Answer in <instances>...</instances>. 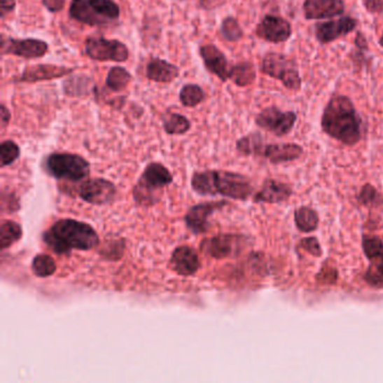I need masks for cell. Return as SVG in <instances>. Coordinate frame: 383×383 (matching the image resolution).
<instances>
[{
    "instance_id": "obj_1",
    "label": "cell",
    "mask_w": 383,
    "mask_h": 383,
    "mask_svg": "<svg viewBox=\"0 0 383 383\" xmlns=\"http://www.w3.org/2000/svg\"><path fill=\"white\" fill-rule=\"evenodd\" d=\"M321 130L342 144L353 146L363 137V120L351 98L337 95L325 106L321 120Z\"/></svg>"
},
{
    "instance_id": "obj_2",
    "label": "cell",
    "mask_w": 383,
    "mask_h": 383,
    "mask_svg": "<svg viewBox=\"0 0 383 383\" xmlns=\"http://www.w3.org/2000/svg\"><path fill=\"white\" fill-rule=\"evenodd\" d=\"M43 239L57 254L71 250H92L99 244V236L92 226L76 219H60L46 230Z\"/></svg>"
},
{
    "instance_id": "obj_3",
    "label": "cell",
    "mask_w": 383,
    "mask_h": 383,
    "mask_svg": "<svg viewBox=\"0 0 383 383\" xmlns=\"http://www.w3.org/2000/svg\"><path fill=\"white\" fill-rule=\"evenodd\" d=\"M191 187L199 195H222L236 200H246L253 193L250 180L228 171H202L193 174Z\"/></svg>"
},
{
    "instance_id": "obj_4",
    "label": "cell",
    "mask_w": 383,
    "mask_h": 383,
    "mask_svg": "<svg viewBox=\"0 0 383 383\" xmlns=\"http://www.w3.org/2000/svg\"><path fill=\"white\" fill-rule=\"evenodd\" d=\"M260 70L262 74L272 79L278 80L284 88L290 91H299L302 85V79L299 72L298 64L295 59L278 52H269L262 57Z\"/></svg>"
},
{
    "instance_id": "obj_5",
    "label": "cell",
    "mask_w": 383,
    "mask_h": 383,
    "mask_svg": "<svg viewBox=\"0 0 383 383\" xmlns=\"http://www.w3.org/2000/svg\"><path fill=\"white\" fill-rule=\"evenodd\" d=\"M172 174L161 163H150L134 187V199L139 204L150 206L158 202L163 188L172 182Z\"/></svg>"
},
{
    "instance_id": "obj_6",
    "label": "cell",
    "mask_w": 383,
    "mask_h": 383,
    "mask_svg": "<svg viewBox=\"0 0 383 383\" xmlns=\"http://www.w3.org/2000/svg\"><path fill=\"white\" fill-rule=\"evenodd\" d=\"M46 169L53 178L81 181L90 174V165L83 156L72 153H52L46 160Z\"/></svg>"
},
{
    "instance_id": "obj_7",
    "label": "cell",
    "mask_w": 383,
    "mask_h": 383,
    "mask_svg": "<svg viewBox=\"0 0 383 383\" xmlns=\"http://www.w3.org/2000/svg\"><path fill=\"white\" fill-rule=\"evenodd\" d=\"M85 52L91 60L99 62H126L130 59L127 46L118 40L105 37H88L85 42Z\"/></svg>"
},
{
    "instance_id": "obj_8",
    "label": "cell",
    "mask_w": 383,
    "mask_h": 383,
    "mask_svg": "<svg viewBox=\"0 0 383 383\" xmlns=\"http://www.w3.org/2000/svg\"><path fill=\"white\" fill-rule=\"evenodd\" d=\"M297 113L293 111H282L276 106L264 108L256 117V124L264 131L274 134L276 137H286L293 131L297 122Z\"/></svg>"
},
{
    "instance_id": "obj_9",
    "label": "cell",
    "mask_w": 383,
    "mask_h": 383,
    "mask_svg": "<svg viewBox=\"0 0 383 383\" xmlns=\"http://www.w3.org/2000/svg\"><path fill=\"white\" fill-rule=\"evenodd\" d=\"M256 34L258 39L265 42L280 44V43L287 42L291 37L293 26L286 18H280L277 15L267 14L256 26Z\"/></svg>"
},
{
    "instance_id": "obj_10",
    "label": "cell",
    "mask_w": 383,
    "mask_h": 383,
    "mask_svg": "<svg viewBox=\"0 0 383 383\" xmlns=\"http://www.w3.org/2000/svg\"><path fill=\"white\" fill-rule=\"evenodd\" d=\"M358 20L352 16H344L337 20H328L315 25V36L318 43L326 46L334 41L347 36L358 27Z\"/></svg>"
},
{
    "instance_id": "obj_11",
    "label": "cell",
    "mask_w": 383,
    "mask_h": 383,
    "mask_svg": "<svg viewBox=\"0 0 383 383\" xmlns=\"http://www.w3.org/2000/svg\"><path fill=\"white\" fill-rule=\"evenodd\" d=\"M3 54H12L23 59H41L48 52V44L46 41L37 39L18 40L13 37H3Z\"/></svg>"
},
{
    "instance_id": "obj_12",
    "label": "cell",
    "mask_w": 383,
    "mask_h": 383,
    "mask_svg": "<svg viewBox=\"0 0 383 383\" xmlns=\"http://www.w3.org/2000/svg\"><path fill=\"white\" fill-rule=\"evenodd\" d=\"M362 247L371 267L365 274L366 281L372 286H382L383 284V242L377 236L363 235Z\"/></svg>"
},
{
    "instance_id": "obj_13",
    "label": "cell",
    "mask_w": 383,
    "mask_h": 383,
    "mask_svg": "<svg viewBox=\"0 0 383 383\" xmlns=\"http://www.w3.org/2000/svg\"><path fill=\"white\" fill-rule=\"evenodd\" d=\"M80 198L91 204L102 206L114 202L116 187L106 179H89L83 182L79 189Z\"/></svg>"
},
{
    "instance_id": "obj_14",
    "label": "cell",
    "mask_w": 383,
    "mask_h": 383,
    "mask_svg": "<svg viewBox=\"0 0 383 383\" xmlns=\"http://www.w3.org/2000/svg\"><path fill=\"white\" fill-rule=\"evenodd\" d=\"M199 54L202 57L204 68L207 69L210 74L222 80L223 83L230 80L232 67L230 66L226 55L217 46L214 44L200 46Z\"/></svg>"
},
{
    "instance_id": "obj_15",
    "label": "cell",
    "mask_w": 383,
    "mask_h": 383,
    "mask_svg": "<svg viewBox=\"0 0 383 383\" xmlns=\"http://www.w3.org/2000/svg\"><path fill=\"white\" fill-rule=\"evenodd\" d=\"M344 0H305L302 4L305 18L308 20H328L345 12Z\"/></svg>"
},
{
    "instance_id": "obj_16",
    "label": "cell",
    "mask_w": 383,
    "mask_h": 383,
    "mask_svg": "<svg viewBox=\"0 0 383 383\" xmlns=\"http://www.w3.org/2000/svg\"><path fill=\"white\" fill-rule=\"evenodd\" d=\"M228 202H204L190 208L186 215L185 221L187 228L193 234L204 233L209 228V218L216 210L222 209Z\"/></svg>"
},
{
    "instance_id": "obj_17",
    "label": "cell",
    "mask_w": 383,
    "mask_h": 383,
    "mask_svg": "<svg viewBox=\"0 0 383 383\" xmlns=\"http://www.w3.org/2000/svg\"><path fill=\"white\" fill-rule=\"evenodd\" d=\"M243 237L233 234H222L206 239L202 244V251L214 258H225L239 252Z\"/></svg>"
},
{
    "instance_id": "obj_18",
    "label": "cell",
    "mask_w": 383,
    "mask_h": 383,
    "mask_svg": "<svg viewBox=\"0 0 383 383\" xmlns=\"http://www.w3.org/2000/svg\"><path fill=\"white\" fill-rule=\"evenodd\" d=\"M74 68H69L64 66H55V64H36V66L27 67L22 72L18 83H34L39 81H48V80L60 79L74 74Z\"/></svg>"
},
{
    "instance_id": "obj_19",
    "label": "cell",
    "mask_w": 383,
    "mask_h": 383,
    "mask_svg": "<svg viewBox=\"0 0 383 383\" xmlns=\"http://www.w3.org/2000/svg\"><path fill=\"white\" fill-rule=\"evenodd\" d=\"M304 153V148L295 143H279V144H264L258 156L265 158L273 165L287 163L299 159Z\"/></svg>"
},
{
    "instance_id": "obj_20",
    "label": "cell",
    "mask_w": 383,
    "mask_h": 383,
    "mask_svg": "<svg viewBox=\"0 0 383 383\" xmlns=\"http://www.w3.org/2000/svg\"><path fill=\"white\" fill-rule=\"evenodd\" d=\"M171 267L180 276H193L200 267V260L196 251L190 246H179L171 256Z\"/></svg>"
},
{
    "instance_id": "obj_21",
    "label": "cell",
    "mask_w": 383,
    "mask_h": 383,
    "mask_svg": "<svg viewBox=\"0 0 383 383\" xmlns=\"http://www.w3.org/2000/svg\"><path fill=\"white\" fill-rule=\"evenodd\" d=\"M293 195V189L284 182L267 179L264 181L261 190L256 193L253 198L254 202H267V204H280L287 202Z\"/></svg>"
},
{
    "instance_id": "obj_22",
    "label": "cell",
    "mask_w": 383,
    "mask_h": 383,
    "mask_svg": "<svg viewBox=\"0 0 383 383\" xmlns=\"http://www.w3.org/2000/svg\"><path fill=\"white\" fill-rule=\"evenodd\" d=\"M180 69L168 61L153 57L146 64V78L151 81L160 83H170L179 77Z\"/></svg>"
},
{
    "instance_id": "obj_23",
    "label": "cell",
    "mask_w": 383,
    "mask_h": 383,
    "mask_svg": "<svg viewBox=\"0 0 383 383\" xmlns=\"http://www.w3.org/2000/svg\"><path fill=\"white\" fill-rule=\"evenodd\" d=\"M69 15L72 20H77L83 25L104 26L109 25L98 13L91 6L88 0H72L69 8Z\"/></svg>"
},
{
    "instance_id": "obj_24",
    "label": "cell",
    "mask_w": 383,
    "mask_h": 383,
    "mask_svg": "<svg viewBox=\"0 0 383 383\" xmlns=\"http://www.w3.org/2000/svg\"><path fill=\"white\" fill-rule=\"evenodd\" d=\"M63 94L70 98H85L92 92H96L92 78L87 74H72L63 81Z\"/></svg>"
},
{
    "instance_id": "obj_25",
    "label": "cell",
    "mask_w": 383,
    "mask_h": 383,
    "mask_svg": "<svg viewBox=\"0 0 383 383\" xmlns=\"http://www.w3.org/2000/svg\"><path fill=\"white\" fill-rule=\"evenodd\" d=\"M256 79V67L250 61L237 63L236 66L232 67L230 70V80H232L239 87H247L252 85Z\"/></svg>"
},
{
    "instance_id": "obj_26",
    "label": "cell",
    "mask_w": 383,
    "mask_h": 383,
    "mask_svg": "<svg viewBox=\"0 0 383 383\" xmlns=\"http://www.w3.org/2000/svg\"><path fill=\"white\" fill-rule=\"evenodd\" d=\"M295 223L300 232L312 233L317 230L319 218L315 210L307 206H301L295 210Z\"/></svg>"
},
{
    "instance_id": "obj_27",
    "label": "cell",
    "mask_w": 383,
    "mask_h": 383,
    "mask_svg": "<svg viewBox=\"0 0 383 383\" xmlns=\"http://www.w3.org/2000/svg\"><path fill=\"white\" fill-rule=\"evenodd\" d=\"M132 74L128 70L123 67H113L108 71L107 78H106V85L108 89L114 92L125 90L128 85L131 83Z\"/></svg>"
},
{
    "instance_id": "obj_28",
    "label": "cell",
    "mask_w": 383,
    "mask_h": 383,
    "mask_svg": "<svg viewBox=\"0 0 383 383\" xmlns=\"http://www.w3.org/2000/svg\"><path fill=\"white\" fill-rule=\"evenodd\" d=\"M163 128L169 135H183L190 130L191 122L183 115L170 113L163 118Z\"/></svg>"
},
{
    "instance_id": "obj_29",
    "label": "cell",
    "mask_w": 383,
    "mask_h": 383,
    "mask_svg": "<svg viewBox=\"0 0 383 383\" xmlns=\"http://www.w3.org/2000/svg\"><path fill=\"white\" fill-rule=\"evenodd\" d=\"M179 99L185 107H197L206 99V94L200 85L188 83L180 90Z\"/></svg>"
},
{
    "instance_id": "obj_30",
    "label": "cell",
    "mask_w": 383,
    "mask_h": 383,
    "mask_svg": "<svg viewBox=\"0 0 383 383\" xmlns=\"http://www.w3.org/2000/svg\"><path fill=\"white\" fill-rule=\"evenodd\" d=\"M0 247L3 250H6L8 247L14 245L16 242L20 241L23 236V230L22 226L13 221H5L1 224V230H0Z\"/></svg>"
},
{
    "instance_id": "obj_31",
    "label": "cell",
    "mask_w": 383,
    "mask_h": 383,
    "mask_svg": "<svg viewBox=\"0 0 383 383\" xmlns=\"http://www.w3.org/2000/svg\"><path fill=\"white\" fill-rule=\"evenodd\" d=\"M88 1L108 24L113 23L120 18V8L114 0H88Z\"/></svg>"
},
{
    "instance_id": "obj_32",
    "label": "cell",
    "mask_w": 383,
    "mask_h": 383,
    "mask_svg": "<svg viewBox=\"0 0 383 383\" xmlns=\"http://www.w3.org/2000/svg\"><path fill=\"white\" fill-rule=\"evenodd\" d=\"M263 137L260 133H251L236 142V150L244 155H258L263 146Z\"/></svg>"
},
{
    "instance_id": "obj_33",
    "label": "cell",
    "mask_w": 383,
    "mask_h": 383,
    "mask_svg": "<svg viewBox=\"0 0 383 383\" xmlns=\"http://www.w3.org/2000/svg\"><path fill=\"white\" fill-rule=\"evenodd\" d=\"M32 271L39 278H48L57 271V263L48 254H39L32 262Z\"/></svg>"
},
{
    "instance_id": "obj_34",
    "label": "cell",
    "mask_w": 383,
    "mask_h": 383,
    "mask_svg": "<svg viewBox=\"0 0 383 383\" xmlns=\"http://www.w3.org/2000/svg\"><path fill=\"white\" fill-rule=\"evenodd\" d=\"M221 34L224 40L228 42H239L244 35V32L239 25V20L235 18L228 16L224 18L221 25Z\"/></svg>"
},
{
    "instance_id": "obj_35",
    "label": "cell",
    "mask_w": 383,
    "mask_h": 383,
    "mask_svg": "<svg viewBox=\"0 0 383 383\" xmlns=\"http://www.w3.org/2000/svg\"><path fill=\"white\" fill-rule=\"evenodd\" d=\"M0 156H1V167H7L14 163L20 156V148L14 141L7 139L0 145Z\"/></svg>"
},
{
    "instance_id": "obj_36",
    "label": "cell",
    "mask_w": 383,
    "mask_h": 383,
    "mask_svg": "<svg viewBox=\"0 0 383 383\" xmlns=\"http://www.w3.org/2000/svg\"><path fill=\"white\" fill-rule=\"evenodd\" d=\"M356 199L363 206H375V204L382 202L380 193H377V189L370 183H366L362 187Z\"/></svg>"
},
{
    "instance_id": "obj_37",
    "label": "cell",
    "mask_w": 383,
    "mask_h": 383,
    "mask_svg": "<svg viewBox=\"0 0 383 383\" xmlns=\"http://www.w3.org/2000/svg\"><path fill=\"white\" fill-rule=\"evenodd\" d=\"M299 246L316 258L323 256L321 244L316 237H306V239H301Z\"/></svg>"
},
{
    "instance_id": "obj_38",
    "label": "cell",
    "mask_w": 383,
    "mask_h": 383,
    "mask_svg": "<svg viewBox=\"0 0 383 383\" xmlns=\"http://www.w3.org/2000/svg\"><path fill=\"white\" fill-rule=\"evenodd\" d=\"M337 270L332 267H323L321 273H318L317 280L321 284H334L337 279Z\"/></svg>"
},
{
    "instance_id": "obj_39",
    "label": "cell",
    "mask_w": 383,
    "mask_h": 383,
    "mask_svg": "<svg viewBox=\"0 0 383 383\" xmlns=\"http://www.w3.org/2000/svg\"><path fill=\"white\" fill-rule=\"evenodd\" d=\"M43 6L52 14H57L66 6V0H42Z\"/></svg>"
},
{
    "instance_id": "obj_40",
    "label": "cell",
    "mask_w": 383,
    "mask_h": 383,
    "mask_svg": "<svg viewBox=\"0 0 383 383\" xmlns=\"http://www.w3.org/2000/svg\"><path fill=\"white\" fill-rule=\"evenodd\" d=\"M362 4L371 14H383V0H362Z\"/></svg>"
},
{
    "instance_id": "obj_41",
    "label": "cell",
    "mask_w": 383,
    "mask_h": 383,
    "mask_svg": "<svg viewBox=\"0 0 383 383\" xmlns=\"http://www.w3.org/2000/svg\"><path fill=\"white\" fill-rule=\"evenodd\" d=\"M366 52L363 50H360V48H356L354 51L349 53V59L352 60V62L356 66L363 67L364 64H368L366 63Z\"/></svg>"
},
{
    "instance_id": "obj_42",
    "label": "cell",
    "mask_w": 383,
    "mask_h": 383,
    "mask_svg": "<svg viewBox=\"0 0 383 383\" xmlns=\"http://www.w3.org/2000/svg\"><path fill=\"white\" fill-rule=\"evenodd\" d=\"M354 44L356 48H360V50H363V51H369V43H368L365 35L362 32H356Z\"/></svg>"
},
{
    "instance_id": "obj_43",
    "label": "cell",
    "mask_w": 383,
    "mask_h": 383,
    "mask_svg": "<svg viewBox=\"0 0 383 383\" xmlns=\"http://www.w3.org/2000/svg\"><path fill=\"white\" fill-rule=\"evenodd\" d=\"M16 7V0H1V18L12 13Z\"/></svg>"
},
{
    "instance_id": "obj_44",
    "label": "cell",
    "mask_w": 383,
    "mask_h": 383,
    "mask_svg": "<svg viewBox=\"0 0 383 383\" xmlns=\"http://www.w3.org/2000/svg\"><path fill=\"white\" fill-rule=\"evenodd\" d=\"M0 117H1V127L6 128L11 122V111L8 108L6 107L5 104H1V109H0Z\"/></svg>"
},
{
    "instance_id": "obj_45",
    "label": "cell",
    "mask_w": 383,
    "mask_h": 383,
    "mask_svg": "<svg viewBox=\"0 0 383 383\" xmlns=\"http://www.w3.org/2000/svg\"><path fill=\"white\" fill-rule=\"evenodd\" d=\"M379 44H380L381 48H383V32L382 35H381L380 40H379Z\"/></svg>"
}]
</instances>
